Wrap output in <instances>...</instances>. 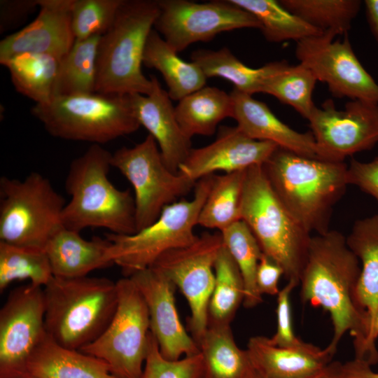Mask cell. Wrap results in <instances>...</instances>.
<instances>
[{
    "mask_svg": "<svg viewBox=\"0 0 378 378\" xmlns=\"http://www.w3.org/2000/svg\"><path fill=\"white\" fill-rule=\"evenodd\" d=\"M155 29L177 52L217 34L243 28H260L250 13L230 0L197 3L188 0L157 1Z\"/></svg>",
    "mask_w": 378,
    "mask_h": 378,
    "instance_id": "cell-13",
    "label": "cell"
},
{
    "mask_svg": "<svg viewBox=\"0 0 378 378\" xmlns=\"http://www.w3.org/2000/svg\"><path fill=\"white\" fill-rule=\"evenodd\" d=\"M281 5L323 33L346 34L361 6L358 0H280Z\"/></svg>",
    "mask_w": 378,
    "mask_h": 378,
    "instance_id": "cell-35",
    "label": "cell"
},
{
    "mask_svg": "<svg viewBox=\"0 0 378 378\" xmlns=\"http://www.w3.org/2000/svg\"><path fill=\"white\" fill-rule=\"evenodd\" d=\"M1 64L8 69L16 91L36 104H48L53 99L59 64L57 57L46 54L24 53Z\"/></svg>",
    "mask_w": 378,
    "mask_h": 378,
    "instance_id": "cell-30",
    "label": "cell"
},
{
    "mask_svg": "<svg viewBox=\"0 0 378 378\" xmlns=\"http://www.w3.org/2000/svg\"><path fill=\"white\" fill-rule=\"evenodd\" d=\"M25 370L36 378H117L103 360L64 347L48 334L28 358Z\"/></svg>",
    "mask_w": 378,
    "mask_h": 378,
    "instance_id": "cell-25",
    "label": "cell"
},
{
    "mask_svg": "<svg viewBox=\"0 0 378 378\" xmlns=\"http://www.w3.org/2000/svg\"><path fill=\"white\" fill-rule=\"evenodd\" d=\"M246 170L216 175L200 211L198 225L222 232L241 220V203Z\"/></svg>",
    "mask_w": 378,
    "mask_h": 378,
    "instance_id": "cell-32",
    "label": "cell"
},
{
    "mask_svg": "<svg viewBox=\"0 0 378 378\" xmlns=\"http://www.w3.org/2000/svg\"><path fill=\"white\" fill-rule=\"evenodd\" d=\"M317 81L314 74L302 64L290 65L286 62L267 80L262 93L293 107L307 120L316 107L312 95Z\"/></svg>",
    "mask_w": 378,
    "mask_h": 378,
    "instance_id": "cell-38",
    "label": "cell"
},
{
    "mask_svg": "<svg viewBox=\"0 0 378 378\" xmlns=\"http://www.w3.org/2000/svg\"><path fill=\"white\" fill-rule=\"evenodd\" d=\"M48 178L34 172L24 179L0 178V241L43 249L62 225L66 205Z\"/></svg>",
    "mask_w": 378,
    "mask_h": 378,
    "instance_id": "cell-9",
    "label": "cell"
},
{
    "mask_svg": "<svg viewBox=\"0 0 378 378\" xmlns=\"http://www.w3.org/2000/svg\"><path fill=\"white\" fill-rule=\"evenodd\" d=\"M140 291L149 314L150 332L162 356L169 360L200 353L197 344L181 322L174 299L176 286L154 267L129 276Z\"/></svg>",
    "mask_w": 378,
    "mask_h": 378,
    "instance_id": "cell-17",
    "label": "cell"
},
{
    "mask_svg": "<svg viewBox=\"0 0 378 378\" xmlns=\"http://www.w3.org/2000/svg\"><path fill=\"white\" fill-rule=\"evenodd\" d=\"M110 245L106 237L87 240L80 232L62 225L50 238L44 251L53 276L75 278L113 265L108 255Z\"/></svg>",
    "mask_w": 378,
    "mask_h": 378,
    "instance_id": "cell-24",
    "label": "cell"
},
{
    "mask_svg": "<svg viewBox=\"0 0 378 378\" xmlns=\"http://www.w3.org/2000/svg\"><path fill=\"white\" fill-rule=\"evenodd\" d=\"M53 277L43 249L19 246L0 241V291L12 282L29 280L44 287Z\"/></svg>",
    "mask_w": 378,
    "mask_h": 378,
    "instance_id": "cell-37",
    "label": "cell"
},
{
    "mask_svg": "<svg viewBox=\"0 0 378 378\" xmlns=\"http://www.w3.org/2000/svg\"><path fill=\"white\" fill-rule=\"evenodd\" d=\"M214 273V287L208 307V325H230L243 303L244 284L237 265L224 244L216 260Z\"/></svg>",
    "mask_w": 378,
    "mask_h": 378,
    "instance_id": "cell-34",
    "label": "cell"
},
{
    "mask_svg": "<svg viewBox=\"0 0 378 378\" xmlns=\"http://www.w3.org/2000/svg\"><path fill=\"white\" fill-rule=\"evenodd\" d=\"M202 378H256L247 350L240 349L228 324H209L198 342Z\"/></svg>",
    "mask_w": 378,
    "mask_h": 378,
    "instance_id": "cell-26",
    "label": "cell"
},
{
    "mask_svg": "<svg viewBox=\"0 0 378 378\" xmlns=\"http://www.w3.org/2000/svg\"><path fill=\"white\" fill-rule=\"evenodd\" d=\"M74 0H38L37 17L0 42V64L24 53L52 55L59 60L76 38L71 26Z\"/></svg>",
    "mask_w": 378,
    "mask_h": 378,
    "instance_id": "cell-19",
    "label": "cell"
},
{
    "mask_svg": "<svg viewBox=\"0 0 378 378\" xmlns=\"http://www.w3.org/2000/svg\"><path fill=\"white\" fill-rule=\"evenodd\" d=\"M43 292L48 335L59 344L76 350L100 336L118 304L116 282L105 277L53 276Z\"/></svg>",
    "mask_w": 378,
    "mask_h": 378,
    "instance_id": "cell-4",
    "label": "cell"
},
{
    "mask_svg": "<svg viewBox=\"0 0 378 378\" xmlns=\"http://www.w3.org/2000/svg\"><path fill=\"white\" fill-rule=\"evenodd\" d=\"M374 334L375 337L377 338L378 337V314L375 319Z\"/></svg>",
    "mask_w": 378,
    "mask_h": 378,
    "instance_id": "cell-49",
    "label": "cell"
},
{
    "mask_svg": "<svg viewBox=\"0 0 378 378\" xmlns=\"http://www.w3.org/2000/svg\"><path fill=\"white\" fill-rule=\"evenodd\" d=\"M279 147L276 144L250 138L237 126H223L211 144L192 148L178 172L197 182L222 171L225 174L262 165Z\"/></svg>",
    "mask_w": 378,
    "mask_h": 378,
    "instance_id": "cell-18",
    "label": "cell"
},
{
    "mask_svg": "<svg viewBox=\"0 0 378 378\" xmlns=\"http://www.w3.org/2000/svg\"><path fill=\"white\" fill-rule=\"evenodd\" d=\"M216 175L198 180L191 200L182 199L166 206L155 221L132 234L108 233L110 260L125 276L150 267L167 251L186 246L197 237L194 232L200 211Z\"/></svg>",
    "mask_w": 378,
    "mask_h": 378,
    "instance_id": "cell-8",
    "label": "cell"
},
{
    "mask_svg": "<svg viewBox=\"0 0 378 378\" xmlns=\"http://www.w3.org/2000/svg\"><path fill=\"white\" fill-rule=\"evenodd\" d=\"M223 246L220 232H204L190 244L166 251L151 266L164 274L185 296L191 312L188 328L197 344L208 326L214 265Z\"/></svg>",
    "mask_w": 378,
    "mask_h": 378,
    "instance_id": "cell-12",
    "label": "cell"
},
{
    "mask_svg": "<svg viewBox=\"0 0 378 378\" xmlns=\"http://www.w3.org/2000/svg\"><path fill=\"white\" fill-rule=\"evenodd\" d=\"M143 64L158 70L162 76L172 100L180 101L206 85V76L193 62L178 57L167 41L152 29L146 41Z\"/></svg>",
    "mask_w": 378,
    "mask_h": 378,
    "instance_id": "cell-27",
    "label": "cell"
},
{
    "mask_svg": "<svg viewBox=\"0 0 378 378\" xmlns=\"http://www.w3.org/2000/svg\"><path fill=\"white\" fill-rule=\"evenodd\" d=\"M111 164L134 188L136 232L155 221L166 206L187 195L197 183L168 169L150 134L133 147L116 150Z\"/></svg>",
    "mask_w": 378,
    "mask_h": 378,
    "instance_id": "cell-11",
    "label": "cell"
},
{
    "mask_svg": "<svg viewBox=\"0 0 378 378\" xmlns=\"http://www.w3.org/2000/svg\"><path fill=\"white\" fill-rule=\"evenodd\" d=\"M354 378H378V373L371 369V365L357 359L353 360Z\"/></svg>",
    "mask_w": 378,
    "mask_h": 378,
    "instance_id": "cell-47",
    "label": "cell"
},
{
    "mask_svg": "<svg viewBox=\"0 0 378 378\" xmlns=\"http://www.w3.org/2000/svg\"><path fill=\"white\" fill-rule=\"evenodd\" d=\"M100 36L76 40L70 50L59 60L53 98L95 93Z\"/></svg>",
    "mask_w": 378,
    "mask_h": 378,
    "instance_id": "cell-31",
    "label": "cell"
},
{
    "mask_svg": "<svg viewBox=\"0 0 378 378\" xmlns=\"http://www.w3.org/2000/svg\"><path fill=\"white\" fill-rule=\"evenodd\" d=\"M159 14L157 1L124 0L97 54L95 93L148 94L152 80L142 72L148 37Z\"/></svg>",
    "mask_w": 378,
    "mask_h": 378,
    "instance_id": "cell-5",
    "label": "cell"
},
{
    "mask_svg": "<svg viewBox=\"0 0 378 378\" xmlns=\"http://www.w3.org/2000/svg\"><path fill=\"white\" fill-rule=\"evenodd\" d=\"M346 240L360 263L355 303L367 322L370 342L376 346L374 328L378 314V215L356 220Z\"/></svg>",
    "mask_w": 378,
    "mask_h": 378,
    "instance_id": "cell-23",
    "label": "cell"
},
{
    "mask_svg": "<svg viewBox=\"0 0 378 378\" xmlns=\"http://www.w3.org/2000/svg\"><path fill=\"white\" fill-rule=\"evenodd\" d=\"M284 275L282 267L274 260L262 253L256 272V285L262 295H277L279 281Z\"/></svg>",
    "mask_w": 378,
    "mask_h": 378,
    "instance_id": "cell-44",
    "label": "cell"
},
{
    "mask_svg": "<svg viewBox=\"0 0 378 378\" xmlns=\"http://www.w3.org/2000/svg\"><path fill=\"white\" fill-rule=\"evenodd\" d=\"M220 232L224 246L237 265L243 278V305L246 308H253L262 302L256 285V272L262 251L255 236L241 220Z\"/></svg>",
    "mask_w": 378,
    "mask_h": 378,
    "instance_id": "cell-36",
    "label": "cell"
},
{
    "mask_svg": "<svg viewBox=\"0 0 378 378\" xmlns=\"http://www.w3.org/2000/svg\"><path fill=\"white\" fill-rule=\"evenodd\" d=\"M153 88L148 94H130L134 115L156 141L163 160L173 172L188 156L191 139L181 128L169 94L158 78L150 76Z\"/></svg>",
    "mask_w": 378,
    "mask_h": 378,
    "instance_id": "cell-20",
    "label": "cell"
},
{
    "mask_svg": "<svg viewBox=\"0 0 378 378\" xmlns=\"http://www.w3.org/2000/svg\"><path fill=\"white\" fill-rule=\"evenodd\" d=\"M31 113L51 136L102 145L136 132L141 126L130 95L92 93L54 97L35 104Z\"/></svg>",
    "mask_w": 378,
    "mask_h": 378,
    "instance_id": "cell-7",
    "label": "cell"
},
{
    "mask_svg": "<svg viewBox=\"0 0 378 378\" xmlns=\"http://www.w3.org/2000/svg\"><path fill=\"white\" fill-rule=\"evenodd\" d=\"M241 220L255 236L262 253L282 267L288 281L300 285L312 236L278 198L262 165L246 170Z\"/></svg>",
    "mask_w": 378,
    "mask_h": 378,
    "instance_id": "cell-6",
    "label": "cell"
},
{
    "mask_svg": "<svg viewBox=\"0 0 378 378\" xmlns=\"http://www.w3.org/2000/svg\"><path fill=\"white\" fill-rule=\"evenodd\" d=\"M256 378H261L257 377ZM309 378H353L352 360L331 362L321 373Z\"/></svg>",
    "mask_w": 378,
    "mask_h": 378,
    "instance_id": "cell-45",
    "label": "cell"
},
{
    "mask_svg": "<svg viewBox=\"0 0 378 378\" xmlns=\"http://www.w3.org/2000/svg\"><path fill=\"white\" fill-rule=\"evenodd\" d=\"M349 185H354L378 202V156L364 162L354 158L347 167Z\"/></svg>",
    "mask_w": 378,
    "mask_h": 378,
    "instance_id": "cell-42",
    "label": "cell"
},
{
    "mask_svg": "<svg viewBox=\"0 0 378 378\" xmlns=\"http://www.w3.org/2000/svg\"><path fill=\"white\" fill-rule=\"evenodd\" d=\"M364 4L370 30L378 42V0H365Z\"/></svg>",
    "mask_w": 378,
    "mask_h": 378,
    "instance_id": "cell-46",
    "label": "cell"
},
{
    "mask_svg": "<svg viewBox=\"0 0 378 378\" xmlns=\"http://www.w3.org/2000/svg\"><path fill=\"white\" fill-rule=\"evenodd\" d=\"M307 120L323 160L344 162L378 143V104L351 100L338 110L328 99Z\"/></svg>",
    "mask_w": 378,
    "mask_h": 378,
    "instance_id": "cell-15",
    "label": "cell"
},
{
    "mask_svg": "<svg viewBox=\"0 0 378 378\" xmlns=\"http://www.w3.org/2000/svg\"><path fill=\"white\" fill-rule=\"evenodd\" d=\"M246 350L261 378L314 377L329 365L336 352L330 345L322 349L302 340L293 346H277L264 336L251 337Z\"/></svg>",
    "mask_w": 378,
    "mask_h": 378,
    "instance_id": "cell-21",
    "label": "cell"
},
{
    "mask_svg": "<svg viewBox=\"0 0 378 378\" xmlns=\"http://www.w3.org/2000/svg\"><path fill=\"white\" fill-rule=\"evenodd\" d=\"M175 112L187 136H210L223 119L232 118V99L230 94L205 85L178 101Z\"/></svg>",
    "mask_w": 378,
    "mask_h": 378,
    "instance_id": "cell-29",
    "label": "cell"
},
{
    "mask_svg": "<svg viewBox=\"0 0 378 378\" xmlns=\"http://www.w3.org/2000/svg\"><path fill=\"white\" fill-rule=\"evenodd\" d=\"M202 358L200 352L177 360L164 358L158 344L150 332L149 349L139 378H202Z\"/></svg>",
    "mask_w": 378,
    "mask_h": 378,
    "instance_id": "cell-40",
    "label": "cell"
},
{
    "mask_svg": "<svg viewBox=\"0 0 378 378\" xmlns=\"http://www.w3.org/2000/svg\"><path fill=\"white\" fill-rule=\"evenodd\" d=\"M124 0H74L71 26L76 40L102 36Z\"/></svg>",
    "mask_w": 378,
    "mask_h": 378,
    "instance_id": "cell-39",
    "label": "cell"
},
{
    "mask_svg": "<svg viewBox=\"0 0 378 378\" xmlns=\"http://www.w3.org/2000/svg\"><path fill=\"white\" fill-rule=\"evenodd\" d=\"M251 13L259 22L263 36L269 42L281 43L323 34L275 0H230Z\"/></svg>",
    "mask_w": 378,
    "mask_h": 378,
    "instance_id": "cell-33",
    "label": "cell"
},
{
    "mask_svg": "<svg viewBox=\"0 0 378 378\" xmlns=\"http://www.w3.org/2000/svg\"><path fill=\"white\" fill-rule=\"evenodd\" d=\"M7 378H36V377L28 374L27 372H24V373L19 374L7 377Z\"/></svg>",
    "mask_w": 378,
    "mask_h": 378,
    "instance_id": "cell-48",
    "label": "cell"
},
{
    "mask_svg": "<svg viewBox=\"0 0 378 378\" xmlns=\"http://www.w3.org/2000/svg\"><path fill=\"white\" fill-rule=\"evenodd\" d=\"M191 61L201 68L207 78H223L232 83L234 88L250 95L262 93L267 80L286 62H272L253 69L241 62L226 47L218 50H197L192 52Z\"/></svg>",
    "mask_w": 378,
    "mask_h": 378,
    "instance_id": "cell-28",
    "label": "cell"
},
{
    "mask_svg": "<svg viewBox=\"0 0 378 378\" xmlns=\"http://www.w3.org/2000/svg\"><path fill=\"white\" fill-rule=\"evenodd\" d=\"M36 8L38 0H1L0 33L21 24Z\"/></svg>",
    "mask_w": 378,
    "mask_h": 378,
    "instance_id": "cell-43",
    "label": "cell"
},
{
    "mask_svg": "<svg viewBox=\"0 0 378 378\" xmlns=\"http://www.w3.org/2000/svg\"><path fill=\"white\" fill-rule=\"evenodd\" d=\"M276 196L309 233L330 230L334 206L349 185L348 165L277 147L262 165Z\"/></svg>",
    "mask_w": 378,
    "mask_h": 378,
    "instance_id": "cell-2",
    "label": "cell"
},
{
    "mask_svg": "<svg viewBox=\"0 0 378 378\" xmlns=\"http://www.w3.org/2000/svg\"><path fill=\"white\" fill-rule=\"evenodd\" d=\"M118 304L108 326L80 349L107 364L117 378H139L148 353L150 319L146 302L130 276L116 281Z\"/></svg>",
    "mask_w": 378,
    "mask_h": 378,
    "instance_id": "cell-10",
    "label": "cell"
},
{
    "mask_svg": "<svg viewBox=\"0 0 378 378\" xmlns=\"http://www.w3.org/2000/svg\"><path fill=\"white\" fill-rule=\"evenodd\" d=\"M298 284L294 281L288 284L277 295L276 331L269 337L271 344L277 346H290L298 344L300 340L293 332L290 295Z\"/></svg>",
    "mask_w": 378,
    "mask_h": 378,
    "instance_id": "cell-41",
    "label": "cell"
},
{
    "mask_svg": "<svg viewBox=\"0 0 378 378\" xmlns=\"http://www.w3.org/2000/svg\"><path fill=\"white\" fill-rule=\"evenodd\" d=\"M111 156L102 145L92 144L71 161L64 184L71 200L62 214L64 227L78 232L88 227L115 234L136 232L134 198L108 178Z\"/></svg>",
    "mask_w": 378,
    "mask_h": 378,
    "instance_id": "cell-3",
    "label": "cell"
},
{
    "mask_svg": "<svg viewBox=\"0 0 378 378\" xmlns=\"http://www.w3.org/2000/svg\"><path fill=\"white\" fill-rule=\"evenodd\" d=\"M335 36L323 33L297 42V59L334 97L378 104V83L356 56L347 36L342 41H334Z\"/></svg>",
    "mask_w": 378,
    "mask_h": 378,
    "instance_id": "cell-14",
    "label": "cell"
},
{
    "mask_svg": "<svg viewBox=\"0 0 378 378\" xmlns=\"http://www.w3.org/2000/svg\"><path fill=\"white\" fill-rule=\"evenodd\" d=\"M230 94L232 99V118L248 136L272 142L304 156L321 159L311 132L294 130L280 120L264 102L252 95L235 88Z\"/></svg>",
    "mask_w": 378,
    "mask_h": 378,
    "instance_id": "cell-22",
    "label": "cell"
},
{
    "mask_svg": "<svg viewBox=\"0 0 378 378\" xmlns=\"http://www.w3.org/2000/svg\"><path fill=\"white\" fill-rule=\"evenodd\" d=\"M43 288L11 290L0 310V378L26 372L27 361L47 335Z\"/></svg>",
    "mask_w": 378,
    "mask_h": 378,
    "instance_id": "cell-16",
    "label": "cell"
},
{
    "mask_svg": "<svg viewBox=\"0 0 378 378\" xmlns=\"http://www.w3.org/2000/svg\"><path fill=\"white\" fill-rule=\"evenodd\" d=\"M360 273V261L342 233L330 230L312 236L300 279V296L303 302L329 312L333 326L331 347L337 349L349 332L355 359L372 365L378 363V351L370 342L367 322L354 298Z\"/></svg>",
    "mask_w": 378,
    "mask_h": 378,
    "instance_id": "cell-1",
    "label": "cell"
}]
</instances>
